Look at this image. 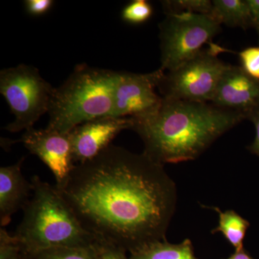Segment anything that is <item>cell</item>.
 Returning <instances> with one entry per match:
<instances>
[{"label":"cell","instance_id":"cell-14","mask_svg":"<svg viewBox=\"0 0 259 259\" xmlns=\"http://www.w3.org/2000/svg\"><path fill=\"white\" fill-rule=\"evenodd\" d=\"M131 259H197L190 239L178 244L166 240L153 242L131 253Z\"/></svg>","mask_w":259,"mask_h":259},{"label":"cell","instance_id":"cell-18","mask_svg":"<svg viewBox=\"0 0 259 259\" xmlns=\"http://www.w3.org/2000/svg\"><path fill=\"white\" fill-rule=\"evenodd\" d=\"M153 15V8L146 0H134L122 10L121 17L125 23L139 25L148 21Z\"/></svg>","mask_w":259,"mask_h":259},{"label":"cell","instance_id":"cell-4","mask_svg":"<svg viewBox=\"0 0 259 259\" xmlns=\"http://www.w3.org/2000/svg\"><path fill=\"white\" fill-rule=\"evenodd\" d=\"M118 71L80 64L55 88L47 128L63 134L83 122L112 116Z\"/></svg>","mask_w":259,"mask_h":259},{"label":"cell","instance_id":"cell-12","mask_svg":"<svg viewBox=\"0 0 259 259\" xmlns=\"http://www.w3.org/2000/svg\"><path fill=\"white\" fill-rule=\"evenodd\" d=\"M24 158L0 168V223L2 228L11 222L12 216L24 208L32 194V187L22 173Z\"/></svg>","mask_w":259,"mask_h":259},{"label":"cell","instance_id":"cell-16","mask_svg":"<svg viewBox=\"0 0 259 259\" xmlns=\"http://www.w3.org/2000/svg\"><path fill=\"white\" fill-rule=\"evenodd\" d=\"M32 259H99L94 244L89 247H62L37 253Z\"/></svg>","mask_w":259,"mask_h":259},{"label":"cell","instance_id":"cell-10","mask_svg":"<svg viewBox=\"0 0 259 259\" xmlns=\"http://www.w3.org/2000/svg\"><path fill=\"white\" fill-rule=\"evenodd\" d=\"M131 117H100L76 126L69 133L74 163L96 157L111 145L121 131L132 128Z\"/></svg>","mask_w":259,"mask_h":259},{"label":"cell","instance_id":"cell-3","mask_svg":"<svg viewBox=\"0 0 259 259\" xmlns=\"http://www.w3.org/2000/svg\"><path fill=\"white\" fill-rule=\"evenodd\" d=\"M32 196L13 236L21 253L30 258L62 247L92 246L95 238L83 228L57 187L33 176Z\"/></svg>","mask_w":259,"mask_h":259},{"label":"cell","instance_id":"cell-6","mask_svg":"<svg viewBox=\"0 0 259 259\" xmlns=\"http://www.w3.org/2000/svg\"><path fill=\"white\" fill-rule=\"evenodd\" d=\"M218 47L201 50L176 69L163 75L158 89L161 97L185 101L212 103L220 81L229 64L218 59Z\"/></svg>","mask_w":259,"mask_h":259},{"label":"cell","instance_id":"cell-20","mask_svg":"<svg viewBox=\"0 0 259 259\" xmlns=\"http://www.w3.org/2000/svg\"><path fill=\"white\" fill-rule=\"evenodd\" d=\"M241 68L248 75L259 80V47H248L239 53Z\"/></svg>","mask_w":259,"mask_h":259},{"label":"cell","instance_id":"cell-2","mask_svg":"<svg viewBox=\"0 0 259 259\" xmlns=\"http://www.w3.org/2000/svg\"><path fill=\"white\" fill-rule=\"evenodd\" d=\"M131 118V130L144 142V153L163 165L195 160L246 120L243 114L213 103L166 98L153 113Z\"/></svg>","mask_w":259,"mask_h":259},{"label":"cell","instance_id":"cell-24","mask_svg":"<svg viewBox=\"0 0 259 259\" xmlns=\"http://www.w3.org/2000/svg\"><path fill=\"white\" fill-rule=\"evenodd\" d=\"M249 8L252 27L255 29L259 38V0H247Z\"/></svg>","mask_w":259,"mask_h":259},{"label":"cell","instance_id":"cell-17","mask_svg":"<svg viewBox=\"0 0 259 259\" xmlns=\"http://www.w3.org/2000/svg\"><path fill=\"white\" fill-rule=\"evenodd\" d=\"M166 14L190 13L210 15L212 2L209 0H168L161 2Z\"/></svg>","mask_w":259,"mask_h":259},{"label":"cell","instance_id":"cell-1","mask_svg":"<svg viewBox=\"0 0 259 259\" xmlns=\"http://www.w3.org/2000/svg\"><path fill=\"white\" fill-rule=\"evenodd\" d=\"M59 190L95 240L131 253L166 240L178 201L164 165L112 144L75 165Z\"/></svg>","mask_w":259,"mask_h":259},{"label":"cell","instance_id":"cell-23","mask_svg":"<svg viewBox=\"0 0 259 259\" xmlns=\"http://www.w3.org/2000/svg\"><path fill=\"white\" fill-rule=\"evenodd\" d=\"M254 125L255 136L254 141L248 147L250 153L259 157V109L250 114L247 117Z\"/></svg>","mask_w":259,"mask_h":259},{"label":"cell","instance_id":"cell-13","mask_svg":"<svg viewBox=\"0 0 259 259\" xmlns=\"http://www.w3.org/2000/svg\"><path fill=\"white\" fill-rule=\"evenodd\" d=\"M212 16L218 23L243 30L252 27L247 0H214Z\"/></svg>","mask_w":259,"mask_h":259},{"label":"cell","instance_id":"cell-19","mask_svg":"<svg viewBox=\"0 0 259 259\" xmlns=\"http://www.w3.org/2000/svg\"><path fill=\"white\" fill-rule=\"evenodd\" d=\"M0 259H21V250L13 235L0 229Z\"/></svg>","mask_w":259,"mask_h":259},{"label":"cell","instance_id":"cell-22","mask_svg":"<svg viewBox=\"0 0 259 259\" xmlns=\"http://www.w3.org/2000/svg\"><path fill=\"white\" fill-rule=\"evenodd\" d=\"M54 3L52 0H26L24 2L27 13L35 17L45 15L51 9Z\"/></svg>","mask_w":259,"mask_h":259},{"label":"cell","instance_id":"cell-11","mask_svg":"<svg viewBox=\"0 0 259 259\" xmlns=\"http://www.w3.org/2000/svg\"><path fill=\"white\" fill-rule=\"evenodd\" d=\"M212 103L243 114L247 119L251 112L259 109V80L247 74L241 66L229 65Z\"/></svg>","mask_w":259,"mask_h":259},{"label":"cell","instance_id":"cell-21","mask_svg":"<svg viewBox=\"0 0 259 259\" xmlns=\"http://www.w3.org/2000/svg\"><path fill=\"white\" fill-rule=\"evenodd\" d=\"M94 247L99 259H131L126 256L125 250L106 241L95 240Z\"/></svg>","mask_w":259,"mask_h":259},{"label":"cell","instance_id":"cell-15","mask_svg":"<svg viewBox=\"0 0 259 259\" xmlns=\"http://www.w3.org/2000/svg\"><path fill=\"white\" fill-rule=\"evenodd\" d=\"M209 208L219 214V224L212 233H223L227 241L236 248V250L243 249V241L250 223L234 210L223 212L217 207H209Z\"/></svg>","mask_w":259,"mask_h":259},{"label":"cell","instance_id":"cell-5","mask_svg":"<svg viewBox=\"0 0 259 259\" xmlns=\"http://www.w3.org/2000/svg\"><path fill=\"white\" fill-rule=\"evenodd\" d=\"M54 90L34 66L20 64L2 70L0 93L15 117L5 129L18 133L33 127L49 112Z\"/></svg>","mask_w":259,"mask_h":259},{"label":"cell","instance_id":"cell-9","mask_svg":"<svg viewBox=\"0 0 259 259\" xmlns=\"http://www.w3.org/2000/svg\"><path fill=\"white\" fill-rule=\"evenodd\" d=\"M20 142L49 167L55 178L56 187L61 189L75 166L69 133L32 127L25 131Z\"/></svg>","mask_w":259,"mask_h":259},{"label":"cell","instance_id":"cell-7","mask_svg":"<svg viewBox=\"0 0 259 259\" xmlns=\"http://www.w3.org/2000/svg\"><path fill=\"white\" fill-rule=\"evenodd\" d=\"M221 25L209 15L180 13L167 14L159 25L161 66L171 71L202 50L206 42L221 31Z\"/></svg>","mask_w":259,"mask_h":259},{"label":"cell","instance_id":"cell-25","mask_svg":"<svg viewBox=\"0 0 259 259\" xmlns=\"http://www.w3.org/2000/svg\"><path fill=\"white\" fill-rule=\"evenodd\" d=\"M227 259H253L245 251L244 249H241L239 250H236V253L230 256L229 258Z\"/></svg>","mask_w":259,"mask_h":259},{"label":"cell","instance_id":"cell-8","mask_svg":"<svg viewBox=\"0 0 259 259\" xmlns=\"http://www.w3.org/2000/svg\"><path fill=\"white\" fill-rule=\"evenodd\" d=\"M164 73L160 68L147 74L118 71L112 117H142L156 111L163 100L156 89Z\"/></svg>","mask_w":259,"mask_h":259}]
</instances>
